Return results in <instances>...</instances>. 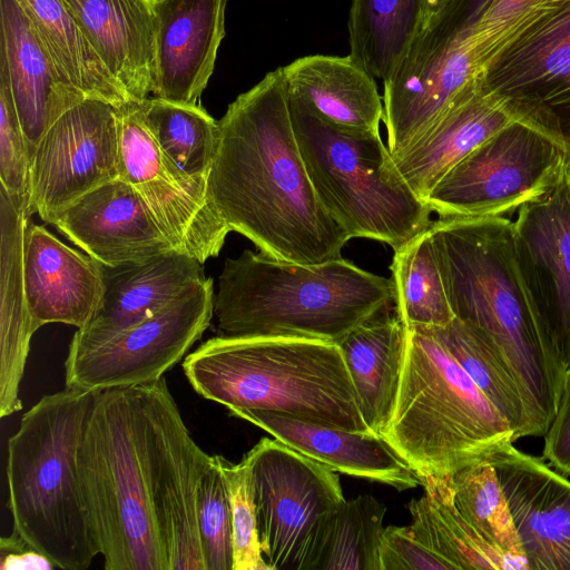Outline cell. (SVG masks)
<instances>
[{"label": "cell", "mask_w": 570, "mask_h": 570, "mask_svg": "<svg viewBox=\"0 0 570 570\" xmlns=\"http://www.w3.org/2000/svg\"><path fill=\"white\" fill-rule=\"evenodd\" d=\"M218 122L208 194L230 232L277 261L315 265L342 258L351 237L312 185L283 68L238 95Z\"/></svg>", "instance_id": "cell-1"}, {"label": "cell", "mask_w": 570, "mask_h": 570, "mask_svg": "<svg viewBox=\"0 0 570 570\" xmlns=\"http://www.w3.org/2000/svg\"><path fill=\"white\" fill-rule=\"evenodd\" d=\"M455 318L494 348L522 392L533 436H544L560 389L537 332L514 257V223L439 218L429 226Z\"/></svg>", "instance_id": "cell-2"}, {"label": "cell", "mask_w": 570, "mask_h": 570, "mask_svg": "<svg viewBox=\"0 0 570 570\" xmlns=\"http://www.w3.org/2000/svg\"><path fill=\"white\" fill-rule=\"evenodd\" d=\"M184 373L203 397L237 410L281 412L372 432L338 345L293 335H217L187 354ZM373 433V432H372Z\"/></svg>", "instance_id": "cell-3"}, {"label": "cell", "mask_w": 570, "mask_h": 570, "mask_svg": "<svg viewBox=\"0 0 570 570\" xmlns=\"http://www.w3.org/2000/svg\"><path fill=\"white\" fill-rule=\"evenodd\" d=\"M392 302L391 278L343 257L303 265L246 249L225 261L214 316L218 335H293L336 343Z\"/></svg>", "instance_id": "cell-4"}, {"label": "cell", "mask_w": 570, "mask_h": 570, "mask_svg": "<svg viewBox=\"0 0 570 570\" xmlns=\"http://www.w3.org/2000/svg\"><path fill=\"white\" fill-rule=\"evenodd\" d=\"M148 384L99 390L77 474L106 570H168L150 492Z\"/></svg>", "instance_id": "cell-5"}, {"label": "cell", "mask_w": 570, "mask_h": 570, "mask_svg": "<svg viewBox=\"0 0 570 570\" xmlns=\"http://www.w3.org/2000/svg\"><path fill=\"white\" fill-rule=\"evenodd\" d=\"M98 392L66 386L42 396L8 440L13 531L65 570H85L100 553L77 474L78 445Z\"/></svg>", "instance_id": "cell-6"}, {"label": "cell", "mask_w": 570, "mask_h": 570, "mask_svg": "<svg viewBox=\"0 0 570 570\" xmlns=\"http://www.w3.org/2000/svg\"><path fill=\"white\" fill-rule=\"evenodd\" d=\"M393 414L381 436L421 478H446L513 433L425 326H409Z\"/></svg>", "instance_id": "cell-7"}, {"label": "cell", "mask_w": 570, "mask_h": 570, "mask_svg": "<svg viewBox=\"0 0 570 570\" xmlns=\"http://www.w3.org/2000/svg\"><path fill=\"white\" fill-rule=\"evenodd\" d=\"M288 104L317 197L351 238L395 250L431 225L433 212L402 178L381 134L344 130L291 96Z\"/></svg>", "instance_id": "cell-8"}, {"label": "cell", "mask_w": 570, "mask_h": 570, "mask_svg": "<svg viewBox=\"0 0 570 570\" xmlns=\"http://www.w3.org/2000/svg\"><path fill=\"white\" fill-rule=\"evenodd\" d=\"M490 1L449 0L421 24L383 81V122L392 156L411 146L480 79L474 31Z\"/></svg>", "instance_id": "cell-9"}, {"label": "cell", "mask_w": 570, "mask_h": 570, "mask_svg": "<svg viewBox=\"0 0 570 570\" xmlns=\"http://www.w3.org/2000/svg\"><path fill=\"white\" fill-rule=\"evenodd\" d=\"M567 165L559 145L512 120L454 165L425 202L439 218L501 217L546 193Z\"/></svg>", "instance_id": "cell-10"}, {"label": "cell", "mask_w": 570, "mask_h": 570, "mask_svg": "<svg viewBox=\"0 0 570 570\" xmlns=\"http://www.w3.org/2000/svg\"><path fill=\"white\" fill-rule=\"evenodd\" d=\"M244 458L268 569L306 570L325 518L345 501L336 471L275 438L261 439Z\"/></svg>", "instance_id": "cell-11"}, {"label": "cell", "mask_w": 570, "mask_h": 570, "mask_svg": "<svg viewBox=\"0 0 570 570\" xmlns=\"http://www.w3.org/2000/svg\"><path fill=\"white\" fill-rule=\"evenodd\" d=\"M480 82L512 120L550 138L570 163V0L501 49Z\"/></svg>", "instance_id": "cell-12"}, {"label": "cell", "mask_w": 570, "mask_h": 570, "mask_svg": "<svg viewBox=\"0 0 570 570\" xmlns=\"http://www.w3.org/2000/svg\"><path fill=\"white\" fill-rule=\"evenodd\" d=\"M514 257L537 332L562 390L570 366V165L514 222Z\"/></svg>", "instance_id": "cell-13"}, {"label": "cell", "mask_w": 570, "mask_h": 570, "mask_svg": "<svg viewBox=\"0 0 570 570\" xmlns=\"http://www.w3.org/2000/svg\"><path fill=\"white\" fill-rule=\"evenodd\" d=\"M213 279L98 345L70 351L66 386L105 390L148 384L164 376L198 341L214 316Z\"/></svg>", "instance_id": "cell-14"}, {"label": "cell", "mask_w": 570, "mask_h": 570, "mask_svg": "<svg viewBox=\"0 0 570 570\" xmlns=\"http://www.w3.org/2000/svg\"><path fill=\"white\" fill-rule=\"evenodd\" d=\"M116 107L86 98L62 114L38 142L30 165V216L53 224L69 205L119 178Z\"/></svg>", "instance_id": "cell-15"}, {"label": "cell", "mask_w": 570, "mask_h": 570, "mask_svg": "<svg viewBox=\"0 0 570 570\" xmlns=\"http://www.w3.org/2000/svg\"><path fill=\"white\" fill-rule=\"evenodd\" d=\"M148 391L150 492L168 570H205L197 495L212 455L191 438L165 377L148 383Z\"/></svg>", "instance_id": "cell-16"}, {"label": "cell", "mask_w": 570, "mask_h": 570, "mask_svg": "<svg viewBox=\"0 0 570 570\" xmlns=\"http://www.w3.org/2000/svg\"><path fill=\"white\" fill-rule=\"evenodd\" d=\"M511 440L487 454L504 493L527 570H570V481Z\"/></svg>", "instance_id": "cell-17"}, {"label": "cell", "mask_w": 570, "mask_h": 570, "mask_svg": "<svg viewBox=\"0 0 570 570\" xmlns=\"http://www.w3.org/2000/svg\"><path fill=\"white\" fill-rule=\"evenodd\" d=\"M53 225L105 266L142 261L174 249L139 191L120 178L78 198L57 216Z\"/></svg>", "instance_id": "cell-18"}, {"label": "cell", "mask_w": 570, "mask_h": 570, "mask_svg": "<svg viewBox=\"0 0 570 570\" xmlns=\"http://www.w3.org/2000/svg\"><path fill=\"white\" fill-rule=\"evenodd\" d=\"M153 97L196 105L226 35L227 0H154Z\"/></svg>", "instance_id": "cell-19"}, {"label": "cell", "mask_w": 570, "mask_h": 570, "mask_svg": "<svg viewBox=\"0 0 570 570\" xmlns=\"http://www.w3.org/2000/svg\"><path fill=\"white\" fill-rule=\"evenodd\" d=\"M202 263L173 249L115 267L104 265V294L91 321L78 328L69 350L98 345L159 312L205 281Z\"/></svg>", "instance_id": "cell-20"}, {"label": "cell", "mask_w": 570, "mask_h": 570, "mask_svg": "<svg viewBox=\"0 0 570 570\" xmlns=\"http://www.w3.org/2000/svg\"><path fill=\"white\" fill-rule=\"evenodd\" d=\"M26 302L36 330L49 323L85 327L104 294V265L28 223L23 249Z\"/></svg>", "instance_id": "cell-21"}, {"label": "cell", "mask_w": 570, "mask_h": 570, "mask_svg": "<svg viewBox=\"0 0 570 570\" xmlns=\"http://www.w3.org/2000/svg\"><path fill=\"white\" fill-rule=\"evenodd\" d=\"M0 68L31 158L51 125L86 97L61 77L17 0H0Z\"/></svg>", "instance_id": "cell-22"}, {"label": "cell", "mask_w": 570, "mask_h": 570, "mask_svg": "<svg viewBox=\"0 0 570 570\" xmlns=\"http://www.w3.org/2000/svg\"><path fill=\"white\" fill-rule=\"evenodd\" d=\"M232 414L336 472L401 491L422 485L421 478L375 433L347 431L274 411L237 410Z\"/></svg>", "instance_id": "cell-23"}, {"label": "cell", "mask_w": 570, "mask_h": 570, "mask_svg": "<svg viewBox=\"0 0 570 570\" xmlns=\"http://www.w3.org/2000/svg\"><path fill=\"white\" fill-rule=\"evenodd\" d=\"M129 101L153 94L154 0H62Z\"/></svg>", "instance_id": "cell-24"}, {"label": "cell", "mask_w": 570, "mask_h": 570, "mask_svg": "<svg viewBox=\"0 0 570 570\" xmlns=\"http://www.w3.org/2000/svg\"><path fill=\"white\" fill-rule=\"evenodd\" d=\"M511 121L498 100L482 89L479 79L411 146L392 158L402 178L425 202L454 165Z\"/></svg>", "instance_id": "cell-25"}, {"label": "cell", "mask_w": 570, "mask_h": 570, "mask_svg": "<svg viewBox=\"0 0 570 570\" xmlns=\"http://www.w3.org/2000/svg\"><path fill=\"white\" fill-rule=\"evenodd\" d=\"M288 96L332 125L380 134L384 105L375 78L350 55H309L282 67Z\"/></svg>", "instance_id": "cell-26"}, {"label": "cell", "mask_w": 570, "mask_h": 570, "mask_svg": "<svg viewBox=\"0 0 570 570\" xmlns=\"http://www.w3.org/2000/svg\"><path fill=\"white\" fill-rule=\"evenodd\" d=\"M391 306L340 338L363 420L381 435L393 414L403 370L406 328Z\"/></svg>", "instance_id": "cell-27"}, {"label": "cell", "mask_w": 570, "mask_h": 570, "mask_svg": "<svg viewBox=\"0 0 570 570\" xmlns=\"http://www.w3.org/2000/svg\"><path fill=\"white\" fill-rule=\"evenodd\" d=\"M30 215L0 188L1 306L0 416L21 410L19 387L36 333L28 312L23 278V249Z\"/></svg>", "instance_id": "cell-28"}, {"label": "cell", "mask_w": 570, "mask_h": 570, "mask_svg": "<svg viewBox=\"0 0 570 570\" xmlns=\"http://www.w3.org/2000/svg\"><path fill=\"white\" fill-rule=\"evenodd\" d=\"M61 77L86 98L128 102L62 0H17Z\"/></svg>", "instance_id": "cell-29"}, {"label": "cell", "mask_w": 570, "mask_h": 570, "mask_svg": "<svg viewBox=\"0 0 570 570\" xmlns=\"http://www.w3.org/2000/svg\"><path fill=\"white\" fill-rule=\"evenodd\" d=\"M449 478L422 480L425 494L407 504L411 531L454 570H509L458 510Z\"/></svg>", "instance_id": "cell-30"}, {"label": "cell", "mask_w": 570, "mask_h": 570, "mask_svg": "<svg viewBox=\"0 0 570 570\" xmlns=\"http://www.w3.org/2000/svg\"><path fill=\"white\" fill-rule=\"evenodd\" d=\"M423 12L424 0H352L348 55L384 81L419 31Z\"/></svg>", "instance_id": "cell-31"}, {"label": "cell", "mask_w": 570, "mask_h": 570, "mask_svg": "<svg viewBox=\"0 0 570 570\" xmlns=\"http://www.w3.org/2000/svg\"><path fill=\"white\" fill-rule=\"evenodd\" d=\"M385 513L372 495L345 500L325 518L306 570H382Z\"/></svg>", "instance_id": "cell-32"}, {"label": "cell", "mask_w": 570, "mask_h": 570, "mask_svg": "<svg viewBox=\"0 0 570 570\" xmlns=\"http://www.w3.org/2000/svg\"><path fill=\"white\" fill-rule=\"evenodd\" d=\"M454 503L475 532L505 561L509 570H527L512 517L488 456H480L449 478Z\"/></svg>", "instance_id": "cell-33"}, {"label": "cell", "mask_w": 570, "mask_h": 570, "mask_svg": "<svg viewBox=\"0 0 570 570\" xmlns=\"http://www.w3.org/2000/svg\"><path fill=\"white\" fill-rule=\"evenodd\" d=\"M428 328L507 421L513 433V442L533 436L522 392L511 370L494 348L455 317L445 326Z\"/></svg>", "instance_id": "cell-34"}, {"label": "cell", "mask_w": 570, "mask_h": 570, "mask_svg": "<svg viewBox=\"0 0 570 570\" xmlns=\"http://www.w3.org/2000/svg\"><path fill=\"white\" fill-rule=\"evenodd\" d=\"M142 119L165 156L188 176L208 181L219 142V122L200 105L149 97Z\"/></svg>", "instance_id": "cell-35"}, {"label": "cell", "mask_w": 570, "mask_h": 570, "mask_svg": "<svg viewBox=\"0 0 570 570\" xmlns=\"http://www.w3.org/2000/svg\"><path fill=\"white\" fill-rule=\"evenodd\" d=\"M393 252V302L405 327H442L451 323L454 315L429 227Z\"/></svg>", "instance_id": "cell-36"}, {"label": "cell", "mask_w": 570, "mask_h": 570, "mask_svg": "<svg viewBox=\"0 0 570 570\" xmlns=\"http://www.w3.org/2000/svg\"><path fill=\"white\" fill-rule=\"evenodd\" d=\"M197 521L205 570H233L230 500L216 455L199 482Z\"/></svg>", "instance_id": "cell-37"}, {"label": "cell", "mask_w": 570, "mask_h": 570, "mask_svg": "<svg viewBox=\"0 0 570 570\" xmlns=\"http://www.w3.org/2000/svg\"><path fill=\"white\" fill-rule=\"evenodd\" d=\"M228 489L233 524V570H269L264 560L257 524L254 487L245 458L232 463L216 454Z\"/></svg>", "instance_id": "cell-38"}, {"label": "cell", "mask_w": 570, "mask_h": 570, "mask_svg": "<svg viewBox=\"0 0 570 570\" xmlns=\"http://www.w3.org/2000/svg\"><path fill=\"white\" fill-rule=\"evenodd\" d=\"M563 0H491L479 19L474 43L481 70L518 36L553 11Z\"/></svg>", "instance_id": "cell-39"}, {"label": "cell", "mask_w": 570, "mask_h": 570, "mask_svg": "<svg viewBox=\"0 0 570 570\" xmlns=\"http://www.w3.org/2000/svg\"><path fill=\"white\" fill-rule=\"evenodd\" d=\"M31 158L6 71L0 68L1 189L29 214ZM30 215V214H29Z\"/></svg>", "instance_id": "cell-40"}, {"label": "cell", "mask_w": 570, "mask_h": 570, "mask_svg": "<svg viewBox=\"0 0 570 570\" xmlns=\"http://www.w3.org/2000/svg\"><path fill=\"white\" fill-rule=\"evenodd\" d=\"M380 558L382 570H454L451 563L425 547L410 527L383 529Z\"/></svg>", "instance_id": "cell-41"}, {"label": "cell", "mask_w": 570, "mask_h": 570, "mask_svg": "<svg viewBox=\"0 0 570 570\" xmlns=\"http://www.w3.org/2000/svg\"><path fill=\"white\" fill-rule=\"evenodd\" d=\"M543 458L563 475H570V366L563 375L556 415L544 434Z\"/></svg>", "instance_id": "cell-42"}, {"label": "cell", "mask_w": 570, "mask_h": 570, "mask_svg": "<svg viewBox=\"0 0 570 570\" xmlns=\"http://www.w3.org/2000/svg\"><path fill=\"white\" fill-rule=\"evenodd\" d=\"M1 570H51L57 568L46 554L33 548L17 532L0 540Z\"/></svg>", "instance_id": "cell-43"}, {"label": "cell", "mask_w": 570, "mask_h": 570, "mask_svg": "<svg viewBox=\"0 0 570 570\" xmlns=\"http://www.w3.org/2000/svg\"><path fill=\"white\" fill-rule=\"evenodd\" d=\"M449 0H424L423 21L428 20L438 10H440Z\"/></svg>", "instance_id": "cell-44"}]
</instances>
